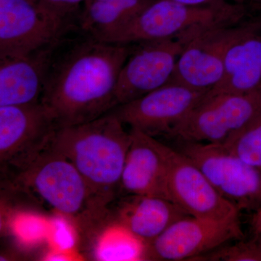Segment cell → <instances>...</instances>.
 Here are the masks:
<instances>
[{"label":"cell","mask_w":261,"mask_h":261,"mask_svg":"<svg viewBox=\"0 0 261 261\" xmlns=\"http://www.w3.org/2000/svg\"><path fill=\"white\" fill-rule=\"evenodd\" d=\"M81 33L57 44L48 67L41 102L59 128L94 121L118 106V77L133 48Z\"/></svg>","instance_id":"obj_1"},{"label":"cell","mask_w":261,"mask_h":261,"mask_svg":"<svg viewBox=\"0 0 261 261\" xmlns=\"http://www.w3.org/2000/svg\"><path fill=\"white\" fill-rule=\"evenodd\" d=\"M132 143L130 132L112 112L82 124L57 130L51 147L80 171L101 210L121 196L122 173Z\"/></svg>","instance_id":"obj_2"},{"label":"cell","mask_w":261,"mask_h":261,"mask_svg":"<svg viewBox=\"0 0 261 261\" xmlns=\"http://www.w3.org/2000/svg\"><path fill=\"white\" fill-rule=\"evenodd\" d=\"M12 183L81 227H92L107 220L80 171L51 147L12 176Z\"/></svg>","instance_id":"obj_3"},{"label":"cell","mask_w":261,"mask_h":261,"mask_svg":"<svg viewBox=\"0 0 261 261\" xmlns=\"http://www.w3.org/2000/svg\"><path fill=\"white\" fill-rule=\"evenodd\" d=\"M247 10L246 3L188 5L171 0H154L99 40L133 44L178 37L238 18Z\"/></svg>","instance_id":"obj_4"},{"label":"cell","mask_w":261,"mask_h":261,"mask_svg":"<svg viewBox=\"0 0 261 261\" xmlns=\"http://www.w3.org/2000/svg\"><path fill=\"white\" fill-rule=\"evenodd\" d=\"M241 17L203 29L187 44L168 83L210 91L224 78L225 58L239 39L261 25V8L248 4Z\"/></svg>","instance_id":"obj_5"},{"label":"cell","mask_w":261,"mask_h":261,"mask_svg":"<svg viewBox=\"0 0 261 261\" xmlns=\"http://www.w3.org/2000/svg\"><path fill=\"white\" fill-rule=\"evenodd\" d=\"M261 110V87L244 93L207 92L171 138L226 147Z\"/></svg>","instance_id":"obj_6"},{"label":"cell","mask_w":261,"mask_h":261,"mask_svg":"<svg viewBox=\"0 0 261 261\" xmlns=\"http://www.w3.org/2000/svg\"><path fill=\"white\" fill-rule=\"evenodd\" d=\"M59 126L42 102L0 106V163L12 176L48 149Z\"/></svg>","instance_id":"obj_7"},{"label":"cell","mask_w":261,"mask_h":261,"mask_svg":"<svg viewBox=\"0 0 261 261\" xmlns=\"http://www.w3.org/2000/svg\"><path fill=\"white\" fill-rule=\"evenodd\" d=\"M178 150L198 166L225 200L239 211L261 206V168L249 164L223 146L180 142Z\"/></svg>","instance_id":"obj_8"},{"label":"cell","mask_w":261,"mask_h":261,"mask_svg":"<svg viewBox=\"0 0 261 261\" xmlns=\"http://www.w3.org/2000/svg\"><path fill=\"white\" fill-rule=\"evenodd\" d=\"M31 0H0V58L29 56L53 47L72 29Z\"/></svg>","instance_id":"obj_9"},{"label":"cell","mask_w":261,"mask_h":261,"mask_svg":"<svg viewBox=\"0 0 261 261\" xmlns=\"http://www.w3.org/2000/svg\"><path fill=\"white\" fill-rule=\"evenodd\" d=\"M244 237L239 216L217 219L188 216L173 223L146 245L144 260H195Z\"/></svg>","instance_id":"obj_10"},{"label":"cell","mask_w":261,"mask_h":261,"mask_svg":"<svg viewBox=\"0 0 261 261\" xmlns=\"http://www.w3.org/2000/svg\"><path fill=\"white\" fill-rule=\"evenodd\" d=\"M198 33L192 31L178 37L139 43L138 45L133 46L118 77L116 87L118 106L135 100L166 85L172 76L182 51Z\"/></svg>","instance_id":"obj_11"},{"label":"cell","mask_w":261,"mask_h":261,"mask_svg":"<svg viewBox=\"0 0 261 261\" xmlns=\"http://www.w3.org/2000/svg\"><path fill=\"white\" fill-rule=\"evenodd\" d=\"M208 92L167 83L138 99L116 106L111 112L130 128L156 139L171 137L178 123Z\"/></svg>","instance_id":"obj_12"},{"label":"cell","mask_w":261,"mask_h":261,"mask_svg":"<svg viewBox=\"0 0 261 261\" xmlns=\"http://www.w3.org/2000/svg\"><path fill=\"white\" fill-rule=\"evenodd\" d=\"M167 163L170 200L196 217L228 219L240 211L225 200L192 160L177 149L162 143Z\"/></svg>","instance_id":"obj_13"},{"label":"cell","mask_w":261,"mask_h":261,"mask_svg":"<svg viewBox=\"0 0 261 261\" xmlns=\"http://www.w3.org/2000/svg\"><path fill=\"white\" fill-rule=\"evenodd\" d=\"M130 132L132 143L122 173L121 196H155L170 200L162 142L135 128Z\"/></svg>","instance_id":"obj_14"},{"label":"cell","mask_w":261,"mask_h":261,"mask_svg":"<svg viewBox=\"0 0 261 261\" xmlns=\"http://www.w3.org/2000/svg\"><path fill=\"white\" fill-rule=\"evenodd\" d=\"M190 216L172 201L155 196L121 195L110 206L108 219L148 245L178 220Z\"/></svg>","instance_id":"obj_15"},{"label":"cell","mask_w":261,"mask_h":261,"mask_svg":"<svg viewBox=\"0 0 261 261\" xmlns=\"http://www.w3.org/2000/svg\"><path fill=\"white\" fill-rule=\"evenodd\" d=\"M56 45L27 56L0 58V106L41 102Z\"/></svg>","instance_id":"obj_16"},{"label":"cell","mask_w":261,"mask_h":261,"mask_svg":"<svg viewBox=\"0 0 261 261\" xmlns=\"http://www.w3.org/2000/svg\"><path fill=\"white\" fill-rule=\"evenodd\" d=\"M261 87V25L230 48L224 75L210 93H244Z\"/></svg>","instance_id":"obj_17"},{"label":"cell","mask_w":261,"mask_h":261,"mask_svg":"<svg viewBox=\"0 0 261 261\" xmlns=\"http://www.w3.org/2000/svg\"><path fill=\"white\" fill-rule=\"evenodd\" d=\"M145 249L146 244L126 228L111 224L99 237L96 257L99 260H144Z\"/></svg>","instance_id":"obj_18"},{"label":"cell","mask_w":261,"mask_h":261,"mask_svg":"<svg viewBox=\"0 0 261 261\" xmlns=\"http://www.w3.org/2000/svg\"><path fill=\"white\" fill-rule=\"evenodd\" d=\"M225 147L245 162L261 168V110Z\"/></svg>","instance_id":"obj_19"},{"label":"cell","mask_w":261,"mask_h":261,"mask_svg":"<svg viewBox=\"0 0 261 261\" xmlns=\"http://www.w3.org/2000/svg\"><path fill=\"white\" fill-rule=\"evenodd\" d=\"M195 260L261 261V234L254 235L248 241L241 240L235 245L220 247Z\"/></svg>","instance_id":"obj_20"},{"label":"cell","mask_w":261,"mask_h":261,"mask_svg":"<svg viewBox=\"0 0 261 261\" xmlns=\"http://www.w3.org/2000/svg\"><path fill=\"white\" fill-rule=\"evenodd\" d=\"M83 1L84 0H41L39 3L48 11L69 22L68 18L70 13Z\"/></svg>","instance_id":"obj_21"},{"label":"cell","mask_w":261,"mask_h":261,"mask_svg":"<svg viewBox=\"0 0 261 261\" xmlns=\"http://www.w3.org/2000/svg\"><path fill=\"white\" fill-rule=\"evenodd\" d=\"M114 5L133 18L154 0H97Z\"/></svg>","instance_id":"obj_22"},{"label":"cell","mask_w":261,"mask_h":261,"mask_svg":"<svg viewBox=\"0 0 261 261\" xmlns=\"http://www.w3.org/2000/svg\"><path fill=\"white\" fill-rule=\"evenodd\" d=\"M176 3L188 5H207L218 3H245V0H171Z\"/></svg>","instance_id":"obj_23"},{"label":"cell","mask_w":261,"mask_h":261,"mask_svg":"<svg viewBox=\"0 0 261 261\" xmlns=\"http://www.w3.org/2000/svg\"><path fill=\"white\" fill-rule=\"evenodd\" d=\"M250 225L254 235L261 234V206L253 211Z\"/></svg>","instance_id":"obj_24"},{"label":"cell","mask_w":261,"mask_h":261,"mask_svg":"<svg viewBox=\"0 0 261 261\" xmlns=\"http://www.w3.org/2000/svg\"><path fill=\"white\" fill-rule=\"evenodd\" d=\"M248 4L255 5V6L261 7V0H245Z\"/></svg>","instance_id":"obj_25"}]
</instances>
